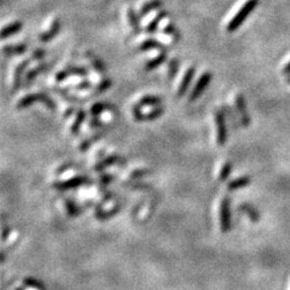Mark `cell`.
Listing matches in <instances>:
<instances>
[{"instance_id":"6da1fadb","label":"cell","mask_w":290,"mask_h":290,"mask_svg":"<svg viewBox=\"0 0 290 290\" xmlns=\"http://www.w3.org/2000/svg\"><path fill=\"white\" fill-rule=\"evenodd\" d=\"M258 4H259V0H247V1L239 7V10L236 12V15L230 20L229 23H227V27H226L227 32L229 33L236 32L243 23H244V21L247 20V17L254 11L255 7L258 6Z\"/></svg>"},{"instance_id":"7a4b0ae2","label":"cell","mask_w":290,"mask_h":290,"mask_svg":"<svg viewBox=\"0 0 290 290\" xmlns=\"http://www.w3.org/2000/svg\"><path fill=\"white\" fill-rule=\"evenodd\" d=\"M214 117H215V125H216V143L219 145L223 146L225 144L227 132H226V124H225V114L221 110L216 109L214 111Z\"/></svg>"},{"instance_id":"3957f363","label":"cell","mask_w":290,"mask_h":290,"mask_svg":"<svg viewBox=\"0 0 290 290\" xmlns=\"http://www.w3.org/2000/svg\"><path fill=\"white\" fill-rule=\"evenodd\" d=\"M211 80V74L210 72L202 73V75L200 77V79L197 80L196 85L193 86L191 93H190L189 101L190 102H195L196 99L200 98V96L202 95L203 92H205L206 88H207V86L210 85Z\"/></svg>"},{"instance_id":"277c9868","label":"cell","mask_w":290,"mask_h":290,"mask_svg":"<svg viewBox=\"0 0 290 290\" xmlns=\"http://www.w3.org/2000/svg\"><path fill=\"white\" fill-rule=\"evenodd\" d=\"M132 113H133V117H134L135 121H140V122L142 121H153V120L158 119V117H160L161 115L164 113V109L161 108V106H158V108H155L154 110H151L150 113L145 114V113H142V108L135 104L132 109Z\"/></svg>"},{"instance_id":"5b68a950","label":"cell","mask_w":290,"mask_h":290,"mask_svg":"<svg viewBox=\"0 0 290 290\" xmlns=\"http://www.w3.org/2000/svg\"><path fill=\"white\" fill-rule=\"evenodd\" d=\"M90 182H91L90 178H87L85 176H79V177L72 178V179L64 180V182H61V183H54L53 186L56 187V189H59V190L73 189V187L80 186V185H83V184H86V183H90Z\"/></svg>"},{"instance_id":"8992f818","label":"cell","mask_w":290,"mask_h":290,"mask_svg":"<svg viewBox=\"0 0 290 290\" xmlns=\"http://www.w3.org/2000/svg\"><path fill=\"white\" fill-rule=\"evenodd\" d=\"M235 102H236V108H237V111L239 113L242 125L244 127H248L250 125V116L247 110V104H245L244 97H243V95H239L238 93V95H236Z\"/></svg>"},{"instance_id":"52a82bcc","label":"cell","mask_w":290,"mask_h":290,"mask_svg":"<svg viewBox=\"0 0 290 290\" xmlns=\"http://www.w3.org/2000/svg\"><path fill=\"white\" fill-rule=\"evenodd\" d=\"M195 73H196V69H195V67H193V65L187 68L186 72H185L184 75H183V79H182V81H180L179 87H178V91H177L178 97L184 96V93L186 92L187 87H189L190 83H191L192 78L195 77Z\"/></svg>"},{"instance_id":"ba28073f","label":"cell","mask_w":290,"mask_h":290,"mask_svg":"<svg viewBox=\"0 0 290 290\" xmlns=\"http://www.w3.org/2000/svg\"><path fill=\"white\" fill-rule=\"evenodd\" d=\"M59 29H61V21H59V18H54L49 29L45 33L40 34V40L43 43H49L59 33Z\"/></svg>"},{"instance_id":"9c48e42d","label":"cell","mask_w":290,"mask_h":290,"mask_svg":"<svg viewBox=\"0 0 290 290\" xmlns=\"http://www.w3.org/2000/svg\"><path fill=\"white\" fill-rule=\"evenodd\" d=\"M29 64V61H23L20 64H17L16 69H15L14 75H12V87L14 90H17L21 85V80H22V75L25 73L26 68Z\"/></svg>"},{"instance_id":"30bf717a","label":"cell","mask_w":290,"mask_h":290,"mask_svg":"<svg viewBox=\"0 0 290 290\" xmlns=\"http://www.w3.org/2000/svg\"><path fill=\"white\" fill-rule=\"evenodd\" d=\"M220 220H221V226L224 230H227L230 226V207H229V200L227 198H223L221 201V207H220Z\"/></svg>"},{"instance_id":"8fae6325","label":"cell","mask_w":290,"mask_h":290,"mask_svg":"<svg viewBox=\"0 0 290 290\" xmlns=\"http://www.w3.org/2000/svg\"><path fill=\"white\" fill-rule=\"evenodd\" d=\"M150 50H160V51H167V48L163 44L155 39H148L143 41L139 46V51H150Z\"/></svg>"},{"instance_id":"7c38bea8","label":"cell","mask_w":290,"mask_h":290,"mask_svg":"<svg viewBox=\"0 0 290 290\" xmlns=\"http://www.w3.org/2000/svg\"><path fill=\"white\" fill-rule=\"evenodd\" d=\"M161 104H162L161 97L148 95V96L142 97V98L138 101L137 105L140 106V108H143V106H160Z\"/></svg>"},{"instance_id":"4fadbf2b","label":"cell","mask_w":290,"mask_h":290,"mask_svg":"<svg viewBox=\"0 0 290 290\" xmlns=\"http://www.w3.org/2000/svg\"><path fill=\"white\" fill-rule=\"evenodd\" d=\"M120 162H124V160H122L119 155H115L114 154V155L108 156V158H103L101 162H98L95 166V171H103L106 167L113 166L115 163H120Z\"/></svg>"},{"instance_id":"5bb4252c","label":"cell","mask_w":290,"mask_h":290,"mask_svg":"<svg viewBox=\"0 0 290 290\" xmlns=\"http://www.w3.org/2000/svg\"><path fill=\"white\" fill-rule=\"evenodd\" d=\"M22 27L23 25L22 22H20V21H16V22H12L10 23V25L5 26V27L1 29V38L6 39L9 38V36L14 35V34L20 32V30L22 29Z\"/></svg>"},{"instance_id":"9a60e30c","label":"cell","mask_w":290,"mask_h":290,"mask_svg":"<svg viewBox=\"0 0 290 290\" xmlns=\"http://www.w3.org/2000/svg\"><path fill=\"white\" fill-rule=\"evenodd\" d=\"M167 16H168V12L164 11V10H162V11L158 12V14L148 23V26H146V32L155 33L156 30H158V25H160L161 21L163 20V18H166Z\"/></svg>"},{"instance_id":"2e32d148","label":"cell","mask_w":290,"mask_h":290,"mask_svg":"<svg viewBox=\"0 0 290 290\" xmlns=\"http://www.w3.org/2000/svg\"><path fill=\"white\" fill-rule=\"evenodd\" d=\"M127 17H129V23L132 27L133 32L139 33L140 32V25H139V15L135 12V10L133 7H129L127 9Z\"/></svg>"},{"instance_id":"e0dca14e","label":"cell","mask_w":290,"mask_h":290,"mask_svg":"<svg viewBox=\"0 0 290 290\" xmlns=\"http://www.w3.org/2000/svg\"><path fill=\"white\" fill-rule=\"evenodd\" d=\"M166 59H167V51H161L160 53L155 57V58H153V59H150V61L146 62L145 69L146 70L155 69V68L160 67L161 64H163L164 62H166Z\"/></svg>"},{"instance_id":"ac0fdd59","label":"cell","mask_w":290,"mask_h":290,"mask_svg":"<svg viewBox=\"0 0 290 290\" xmlns=\"http://www.w3.org/2000/svg\"><path fill=\"white\" fill-rule=\"evenodd\" d=\"M162 4H163V1H162V0H150V1L145 2V4H143V6L140 7L139 16L143 17V16H145V15H148L149 12L154 11V10L160 9V7L162 6Z\"/></svg>"},{"instance_id":"d6986e66","label":"cell","mask_w":290,"mask_h":290,"mask_svg":"<svg viewBox=\"0 0 290 290\" xmlns=\"http://www.w3.org/2000/svg\"><path fill=\"white\" fill-rule=\"evenodd\" d=\"M27 51V45L26 44H16V45H7L4 46L2 52L5 56H12V54H21Z\"/></svg>"},{"instance_id":"ffe728a7","label":"cell","mask_w":290,"mask_h":290,"mask_svg":"<svg viewBox=\"0 0 290 290\" xmlns=\"http://www.w3.org/2000/svg\"><path fill=\"white\" fill-rule=\"evenodd\" d=\"M48 67H49L48 63H41V64L36 65V67H34L33 69H30L29 72L27 73V75H26V80H25L26 85H28V83H32L33 80L36 78V75L40 74V73H43L44 70L48 69Z\"/></svg>"},{"instance_id":"44dd1931","label":"cell","mask_w":290,"mask_h":290,"mask_svg":"<svg viewBox=\"0 0 290 290\" xmlns=\"http://www.w3.org/2000/svg\"><path fill=\"white\" fill-rule=\"evenodd\" d=\"M39 102V93H30V95L25 96L23 98H21L17 103L18 109H26L28 106H30L32 104Z\"/></svg>"},{"instance_id":"7402d4cb","label":"cell","mask_w":290,"mask_h":290,"mask_svg":"<svg viewBox=\"0 0 290 290\" xmlns=\"http://www.w3.org/2000/svg\"><path fill=\"white\" fill-rule=\"evenodd\" d=\"M104 110H115V109L113 108L111 104L104 103V102H99V103H95L92 106H91V115H92L93 117H98Z\"/></svg>"},{"instance_id":"603a6c76","label":"cell","mask_w":290,"mask_h":290,"mask_svg":"<svg viewBox=\"0 0 290 290\" xmlns=\"http://www.w3.org/2000/svg\"><path fill=\"white\" fill-rule=\"evenodd\" d=\"M86 56L88 57V61L91 62V64H92V67L95 68L97 72L102 73V74H104V73L106 72V68H105V65H104L103 62H102L98 57L95 56L92 52H87V53H86Z\"/></svg>"},{"instance_id":"cb8c5ba5","label":"cell","mask_w":290,"mask_h":290,"mask_svg":"<svg viewBox=\"0 0 290 290\" xmlns=\"http://www.w3.org/2000/svg\"><path fill=\"white\" fill-rule=\"evenodd\" d=\"M85 119H86L85 110H82V109L78 110L77 117H75L74 122H73L72 127H70V132H72V133H78V132H79L81 125H82V122L85 121Z\"/></svg>"},{"instance_id":"d4e9b609","label":"cell","mask_w":290,"mask_h":290,"mask_svg":"<svg viewBox=\"0 0 290 290\" xmlns=\"http://www.w3.org/2000/svg\"><path fill=\"white\" fill-rule=\"evenodd\" d=\"M250 180H252V179H250V177H248V176L237 178V179L230 182L229 189L230 190H236V189H239V187L247 186V185L250 184Z\"/></svg>"},{"instance_id":"484cf974","label":"cell","mask_w":290,"mask_h":290,"mask_svg":"<svg viewBox=\"0 0 290 290\" xmlns=\"http://www.w3.org/2000/svg\"><path fill=\"white\" fill-rule=\"evenodd\" d=\"M162 32H163V34H167V35H171L172 38L176 39V41H178L180 39V34H179V32H178L177 27L174 25H172V23H168V25L164 26L163 29H162Z\"/></svg>"},{"instance_id":"4316f807","label":"cell","mask_w":290,"mask_h":290,"mask_svg":"<svg viewBox=\"0 0 290 290\" xmlns=\"http://www.w3.org/2000/svg\"><path fill=\"white\" fill-rule=\"evenodd\" d=\"M231 171H232L231 162H229V161L224 162V164L221 166V168H220V172H219V180H221V182L226 180L227 177H229L230 173H231Z\"/></svg>"},{"instance_id":"83f0119b","label":"cell","mask_w":290,"mask_h":290,"mask_svg":"<svg viewBox=\"0 0 290 290\" xmlns=\"http://www.w3.org/2000/svg\"><path fill=\"white\" fill-rule=\"evenodd\" d=\"M178 68H179V61L177 58H172L168 62V69H167V75L169 79H173L178 73Z\"/></svg>"},{"instance_id":"f1b7e54d","label":"cell","mask_w":290,"mask_h":290,"mask_svg":"<svg viewBox=\"0 0 290 290\" xmlns=\"http://www.w3.org/2000/svg\"><path fill=\"white\" fill-rule=\"evenodd\" d=\"M69 75H78V77H86L88 75V70L85 67H77V65H73V67L67 68Z\"/></svg>"},{"instance_id":"f546056e","label":"cell","mask_w":290,"mask_h":290,"mask_svg":"<svg viewBox=\"0 0 290 290\" xmlns=\"http://www.w3.org/2000/svg\"><path fill=\"white\" fill-rule=\"evenodd\" d=\"M102 135H103V133H102V132L101 133H97V134H93L92 138H88V139L83 140V142L80 144V148H79L80 151H86V150H87V149L90 148L91 144H92L93 142H96V140L101 139Z\"/></svg>"},{"instance_id":"4dcf8cb0","label":"cell","mask_w":290,"mask_h":290,"mask_svg":"<svg viewBox=\"0 0 290 290\" xmlns=\"http://www.w3.org/2000/svg\"><path fill=\"white\" fill-rule=\"evenodd\" d=\"M39 102H41V103L45 104V105L48 106L49 109H51V110H54V109H56V104H54V102L52 101V99L50 98L46 93L39 92Z\"/></svg>"},{"instance_id":"1f68e13d","label":"cell","mask_w":290,"mask_h":290,"mask_svg":"<svg viewBox=\"0 0 290 290\" xmlns=\"http://www.w3.org/2000/svg\"><path fill=\"white\" fill-rule=\"evenodd\" d=\"M110 86H111V80L108 79V78H105V79H103L101 81V82L98 83V86L96 87V92H98V93L104 92V91L108 90Z\"/></svg>"},{"instance_id":"d6a6232c","label":"cell","mask_w":290,"mask_h":290,"mask_svg":"<svg viewBox=\"0 0 290 290\" xmlns=\"http://www.w3.org/2000/svg\"><path fill=\"white\" fill-rule=\"evenodd\" d=\"M241 210L245 211H248V214H249V216H250V218H252V219H254V220H258V219H259V215H258L257 211H255L254 208H253V207H250V206H248V205L242 206V207H241Z\"/></svg>"},{"instance_id":"836d02e7","label":"cell","mask_w":290,"mask_h":290,"mask_svg":"<svg viewBox=\"0 0 290 290\" xmlns=\"http://www.w3.org/2000/svg\"><path fill=\"white\" fill-rule=\"evenodd\" d=\"M91 87H92V82L85 80V81H81L80 83H78V85L75 86V90L85 91V90H88V88H91Z\"/></svg>"},{"instance_id":"e575fe53","label":"cell","mask_w":290,"mask_h":290,"mask_svg":"<svg viewBox=\"0 0 290 290\" xmlns=\"http://www.w3.org/2000/svg\"><path fill=\"white\" fill-rule=\"evenodd\" d=\"M45 54H46L45 50L38 49V50H35V51L33 52L32 59H34V61H39V59H43L44 57H45Z\"/></svg>"},{"instance_id":"d590c367","label":"cell","mask_w":290,"mask_h":290,"mask_svg":"<svg viewBox=\"0 0 290 290\" xmlns=\"http://www.w3.org/2000/svg\"><path fill=\"white\" fill-rule=\"evenodd\" d=\"M68 77H70V75H69V73H68L67 68H65V69L59 70V72L57 73V74H56V80L57 81H63V80L67 79Z\"/></svg>"},{"instance_id":"8d00e7d4","label":"cell","mask_w":290,"mask_h":290,"mask_svg":"<svg viewBox=\"0 0 290 290\" xmlns=\"http://www.w3.org/2000/svg\"><path fill=\"white\" fill-rule=\"evenodd\" d=\"M145 173H148V171H146V169H137V171L132 172L131 177H132V178H138V177L144 176Z\"/></svg>"},{"instance_id":"74e56055","label":"cell","mask_w":290,"mask_h":290,"mask_svg":"<svg viewBox=\"0 0 290 290\" xmlns=\"http://www.w3.org/2000/svg\"><path fill=\"white\" fill-rule=\"evenodd\" d=\"M102 125V122L99 121V119L98 117H93L92 120H91V122H90V126H91V129H96V127H99Z\"/></svg>"},{"instance_id":"f35d334b","label":"cell","mask_w":290,"mask_h":290,"mask_svg":"<svg viewBox=\"0 0 290 290\" xmlns=\"http://www.w3.org/2000/svg\"><path fill=\"white\" fill-rule=\"evenodd\" d=\"M283 74L286 75H290V61L287 63L286 65H284L283 68Z\"/></svg>"},{"instance_id":"ab89813d","label":"cell","mask_w":290,"mask_h":290,"mask_svg":"<svg viewBox=\"0 0 290 290\" xmlns=\"http://www.w3.org/2000/svg\"><path fill=\"white\" fill-rule=\"evenodd\" d=\"M113 179V177H110V176H103L102 177V183H103V184H106V183H109L110 182V180Z\"/></svg>"},{"instance_id":"60d3db41","label":"cell","mask_w":290,"mask_h":290,"mask_svg":"<svg viewBox=\"0 0 290 290\" xmlns=\"http://www.w3.org/2000/svg\"><path fill=\"white\" fill-rule=\"evenodd\" d=\"M73 111H74V108H73V106H72V108H70V109H68V110L65 111L64 116H70V115H72Z\"/></svg>"},{"instance_id":"b9f144b4","label":"cell","mask_w":290,"mask_h":290,"mask_svg":"<svg viewBox=\"0 0 290 290\" xmlns=\"http://www.w3.org/2000/svg\"><path fill=\"white\" fill-rule=\"evenodd\" d=\"M287 82L290 83V75H288V78H287Z\"/></svg>"}]
</instances>
